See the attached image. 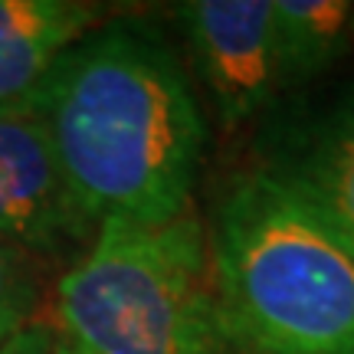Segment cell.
<instances>
[{"instance_id":"1","label":"cell","mask_w":354,"mask_h":354,"mask_svg":"<svg viewBox=\"0 0 354 354\" xmlns=\"http://www.w3.org/2000/svg\"><path fill=\"white\" fill-rule=\"evenodd\" d=\"M33 109L73 201L95 227L115 216L167 220L194 203L207 122L154 24L102 20L53 66Z\"/></svg>"},{"instance_id":"2","label":"cell","mask_w":354,"mask_h":354,"mask_svg":"<svg viewBox=\"0 0 354 354\" xmlns=\"http://www.w3.org/2000/svg\"><path fill=\"white\" fill-rule=\"evenodd\" d=\"M230 348L354 354V253L279 167L233 180L210 233Z\"/></svg>"},{"instance_id":"3","label":"cell","mask_w":354,"mask_h":354,"mask_svg":"<svg viewBox=\"0 0 354 354\" xmlns=\"http://www.w3.org/2000/svg\"><path fill=\"white\" fill-rule=\"evenodd\" d=\"M73 354H227L201 216L102 220L53 295Z\"/></svg>"},{"instance_id":"4","label":"cell","mask_w":354,"mask_h":354,"mask_svg":"<svg viewBox=\"0 0 354 354\" xmlns=\"http://www.w3.org/2000/svg\"><path fill=\"white\" fill-rule=\"evenodd\" d=\"M177 24L223 125L259 115L292 86L272 0H190Z\"/></svg>"},{"instance_id":"5","label":"cell","mask_w":354,"mask_h":354,"mask_svg":"<svg viewBox=\"0 0 354 354\" xmlns=\"http://www.w3.org/2000/svg\"><path fill=\"white\" fill-rule=\"evenodd\" d=\"M0 236L50 269H66L95 236L37 109L0 112Z\"/></svg>"},{"instance_id":"6","label":"cell","mask_w":354,"mask_h":354,"mask_svg":"<svg viewBox=\"0 0 354 354\" xmlns=\"http://www.w3.org/2000/svg\"><path fill=\"white\" fill-rule=\"evenodd\" d=\"M102 20L82 0H0V112L33 109L53 66Z\"/></svg>"},{"instance_id":"7","label":"cell","mask_w":354,"mask_h":354,"mask_svg":"<svg viewBox=\"0 0 354 354\" xmlns=\"http://www.w3.org/2000/svg\"><path fill=\"white\" fill-rule=\"evenodd\" d=\"M272 167L315 203L354 253V88L318 115Z\"/></svg>"},{"instance_id":"8","label":"cell","mask_w":354,"mask_h":354,"mask_svg":"<svg viewBox=\"0 0 354 354\" xmlns=\"http://www.w3.org/2000/svg\"><path fill=\"white\" fill-rule=\"evenodd\" d=\"M289 79L305 82L328 69L354 43V3L348 0H272Z\"/></svg>"},{"instance_id":"9","label":"cell","mask_w":354,"mask_h":354,"mask_svg":"<svg viewBox=\"0 0 354 354\" xmlns=\"http://www.w3.org/2000/svg\"><path fill=\"white\" fill-rule=\"evenodd\" d=\"M50 266L30 256L24 246L0 236V344L26 331L43 302Z\"/></svg>"},{"instance_id":"10","label":"cell","mask_w":354,"mask_h":354,"mask_svg":"<svg viewBox=\"0 0 354 354\" xmlns=\"http://www.w3.org/2000/svg\"><path fill=\"white\" fill-rule=\"evenodd\" d=\"M56 342L59 335L53 325L33 322L26 331H20L17 338H10L7 344H0V354H56Z\"/></svg>"},{"instance_id":"11","label":"cell","mask_w":354,"mask_h":354,"mask_svg":"<svg viewBox=\"0 0 354 354\" xmlns=\"http://www.w3.org/2000/svg\"><path fill=\"white\" fill-rule=\"evenodd\" d=\"M56 354H73V351H69V348H66V342H63V338L56 342Z\"/></svg>"}]
</instances>
